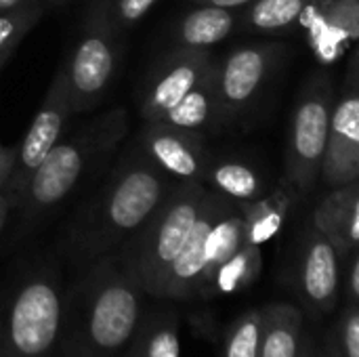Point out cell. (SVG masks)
Masks as SVG:
<instances>
[{
    "mask_svg": "<svg viewBox=\"0 0 359 357\" xmlns=\"http://www.w3.org/2000/svg\"><path fill=\"white\" fill-rule=\"evenodd\" d=\"M118 67V23L111 0H93L80 38L67 59L65 78L74 114L88 112L107 95Z\"/></svg>",
    "mask_w": 359,
    "mask_h": 357,
    "instance_id": "7",
    "label": "cell"
},
{
    "mask_svg": "<svg viewBox=\"0 0 359 357\" xmlns=\"http://www.w3.org/2000/svg\"><path fill=\"white\" fill-rule=\"evenodd\" d=\"M46 2H50V4H63L65 0H46Z\"/></svg>",
    "mask_w": 359,
    "mask_h": 357,
    "instance_id": "39",
    "label": "cell"
},
{
    "mask_svg": "<svg viewBox=\"0 0 359 357\" xmlns=\"http://www.w3.org/2000/svg\"><path fill=\"white\" fill-rule=\"evenodd\" d=\"M299 25L313 57L322 65H332L358 44L359 0H318Z\"/></svg>",
    "mask_w": 359,
    "mask_h": 357,
    "instance_id": "14",
    "label": "cell"
},
{
    "mask_svg": "<svg viewBox=\"0 0 359 357\" xmlns=\"http://www.w3.org/2000/svg\"><path fill=\"white\" fill-rule=\"evenodd\" d=\"M126 133V109L111 107L82 124L69 137H61L34 170L21 194L17 204L21 210V229H34L44 217L63 206V202L72 198L84 181L103 170L116 156Z\"/></svg>",
    "mask_w": 359,
    "mask_h": 357,
    "instance_id": "3",
    "label": "cell"
},
{
    "mask_svg": "<svg viewBox=\"0 0 359 357\" xmlns=\"http://www.w3.org/2000/svg\"><path fill=\"white\" fill-rule=\"evenodd\" d=\"M320 357H343L341 356V351H339V347H337V343H334V339H332V332H330V330L324 332V337H322V343H320Z\"/></svg>",
    "mask_w": 359,
    "mask_h": 357,
    "instance_id": "35",
    "label": "cell"
},
{
    "mask_svg": "<svg viewBox=\"0 0 359 357\" xmlns=\"http://www.w3.org/2000/svg\"><path fill=\"white\" fill-rule=\"evenodd\" d=\"M217 61L208 50L179 46L164 57L145 82L141 97V114L145 122L160 120L170 107H175L215 65Z\"/></svg>",
    "mask_w": 359,
    "mask_h": 357,
    "instance_id": "12",
    "label": "cell"
},
{
    "mask_svg": "<svg viewBox=\"0 0 359 357\" xmlns=\"http://www.w3.org/2000/svg\"><path fill=\"white\" fill-rule=\"evenodd\" d=\"M238 11L198 4L191 8L177 25V42L183 48L208 50L210 46L223 42L238 25Z\"/></svg>",
    "mask_w": 359,
    "mask_h": 357,
    "instance_id": "19",
    "label": "cell"
},
{
    "mask_svg": "<svg viewBox=\"0 0 359 357\" xmlns=\"http://www.w3.org/2000/svg\"><path fill=\"white\" fill-rule=\"evenodd\" d=\"M292 194L294 191L290 187H280L255 202L242 204L246 244L263 246L282 231L294 202Z\"/></svg>",
    "mask_w": 359,
    "mask_h": 357,
    "instance_id": "21",
    "label": "cell"
},
{
    "mask_svg": "<svg viewBox=\"0 0 359 357\" xmlns=\"http://www.w3.org/2000/svg\"><path fill=\"white\" fill-rule=\"evenodd\" d=\"M13 208V202L11 198L0 189V234L4 231V225H6V219H8V213Z\"/></svg>",
    "mask_w": 359,
    "mask_h": 357,
    "instance_id": "37",
    "label": "cell"
},
{
    "mask_svg": "<svg viewBox=\"0 0 359 357\" xmlns=\"http://www.w3.org/2000/svg\"><path fill=\"white\" fill-rule=\"evenodd\" d=\"M318 0H255L244 15L246 27L261 34L286 32L301 23Z\"/></svg>",
    "mask_w": 359,
    "mask_h": 357,
    "instance_id": "25",
    "label": "cell"
},
{
    "mask_svg": "<svg viewBox=\"0 0 359 357\" xmlns=\"http://www.w3.org/2000/svg\"><path fill=\"white\" fill-rule=\"evenodd\" d=\"M265 326L263 307L240 314L223 337L221 357H259Z\"/></svg>",
    "mask_w": 359,
    "mask_h": 357,
    "instance_id": "26",
    "label": "cell"
},
{
    "mask_svg": "<svg viewBox=\"0 0 359 357\" xmlns=\"http://www.w3.org/2000/svg\"><path fill=\"white\" fill-rule=\"evenodd\" d=\"M265 326L259 357H297L303 335L305 314L292 303H271L263 307Z\"/></svg>",
    "mask_w": 359,
    "mask_h": 357,
    "instance_id": "20",
    "label": "cell"
},
{
    "mask_svg": "<svg viewBox=\"0 0 359 357\" xmlns=\"http://www.w3.org/2000/svg\"><path fill=\"white\" fill-rule=\"evenodd\" d=\"M244 244H246V231H244L242 204L229 202L227 208L223 210V215L219 217V221L215 223V227L210 231V238H208L206 267H204L202 284H200V290H198V299L202 297L204 288L210 284V280L217 274V269L227 259H231Z\"/></svg>",
    "mask_w": 359,
    "mask_h": 357,
    "instance_id": "22",
    "label": "cell"
},
{
    "mask_svg": "<svg viewBox=\"0 0 359 357\" xmlns=\"http://www.w3.org/2000/svg\"><path fill=\"white\" fill-rule=\"evenodd\" d=\"M160 122L170 126L202 133L219 124V95H217V63L204 74V78L175 105L170 107Z\"/></svg>",
    "mask_w": 359,
    "mask_h": 357,
    "instance_id": "18",
    "label": "cell"
},
{
    "mask_svg": "<svg viewBox=\"0 0 359 357\" xmlns=\"http://www.w3.org/2000/svg\"><path fill=\"white\" fill-rule=\"evenodd\" d=\"M198 4H212V6H223V8H231V11H240V8H248L255 0H196Z\"/></svg>",
    "mask_w": 359,
    "mask_h": 357,
    "instance_id": "34",
    "label": "cell"
},
{
    "mask_svg": "<svg viewBox=\"0 0 359 357\" xmlns=\"http://www.w3.org/2000/svg\"><path fill=\"white\" fill-rule=\"evenodd\" d=\"M330 332L341 356L359 357V305L347 301L345 309L339 314Z\"/></svg>",
    "mask_w": 359,
    "mask_h": 357,
    "instance_id": "28",
    "label": "cell"
},
{
    "mask_svg": "<svg viewBox=\"0 0 359 357\" xmlns=\"http://www.w3.org/2000/svg\"><path fill=\"white\" fill-rule=\"evenodd\" d=\"M72 114H74V109H72V101H69L67 78H65V69L61 67L55 74L25 137L15 147L13 173L2 189L11 198L13 208H17L21 194H23L29 177L34 175V170L42 164V160L48 156V151L63 137L65 124L72 118Z\"/></svg>",
    "mask_w": 359,
    "mask_h": 357,
    "instance_id": "8",
    "label": "cell"
},
{
    "mask_svg": "<svg viewBox=\"0 0 359 357\" xmlns=\"http://www.w3.org/2000/svg\"><path fill=\"white\" fill-rule=\"evenodd\" d=\"M13 164H15V149L2 147L0 145V189H4L11 173H13Z\"/></svg>",
    "mask_w": 359,
    "mask_h": 357,
    "instance_id": "31",
    "label": "cell"
},
{
    "mask_svg": "<svg viewBox=\"0 0 359 357\" xmlns=\"http://www.w3.org/2000/svg\"><path fill=\"white\" fill-rule=\"evenodd\" d=\"M204 183L208 185V189L238 204H248L265 196V183L261 175L250 164L238 160H223V162L208 164Z\"/></svg>",
    "mask_w": 359,
    "mask_h": 357,
    "instance_id": "23",
    "label": "cell"
},
{
    "mask_svg": "<svg viewBox=\"0 0 359 357\" xmlns=\"http://www.w3.org/2000/svg\"><path fill=\"white\" fill-rule=\"evenodd\" d=\"M359 179V90L345 88L334 99L330 139L320 183L339 187Z\"/></svg>",
    "mask_w": 359,
    "mask_h": 357,
    "instance_id": "15",
    "label": "cell"
},
{
    "mask_svg": "<svg viewBox=\"0 0 359 357\" xmlns=\"http://www.w3.org/2000/svg\"><path fill=\"white\" fill-rule=\"evenodd\" d=\"M65 284L53 261L27 265L0 297V357H57Z\"/></svg>",
    "mask_w": 359,
    "mask_h": 357,
    "instance_id": "4",
    "label": "cell"
},
{
    "mask_svg": "<svg viewBox=\"0 0 359 357\" xmlns=\"http://www.w3.org/2000/svg\"><path fill=\"white\" fill-rule=\"evenodd\" d=\"M297 357H320V343L316 341V337L309 330H305V335H303V343H301Z\"/></svg>",
    "mask_w": 359,
    "mask_h": 357,
    "instance_id": "33",
    "label": "cell"
},
{
    "mask_svg": "<svg viewBox=\"0 0 359 357\" xmlns=\"http://www.w3.org/2000/svg\"><path fill=\"white\" fill-rule=\"evenodd\" d=\"M38 17L40 6L0 13V69L13 55V50L21 44V40L27 36V32L36 25Z\"/></svg>",
    "mask_w": 359,
    "mask_h": 357,
    "instance_id": "27",
    "label": "cell"
},
{
    "mask_svg": "<svg viewBox=\"0 0 359 357\" xmlns=\"http://www.w3.org/2000/svg\"><path fill=\"white\" fill-rule=\"evenodd\" d=\"M32 6H40V2L38 0H0V13L21 11V8H32Z\"/></svg>",
    "mask_w": 359,
    "mask_h": 357,
    "instance_id": "36",
    "label": "cell"
},
{
    "mask_svg": "<svg viewBox=\"0 0 359 357\" xmlns=\"http://www.w3.org/2000/svg\"><path fill=\"white\" fill-rule=\"evenodd\" d=\"M229 202L231 200H227L225 196H221L212 189L206 191L202 210L198 215V221H196L185 246L181 248L177 259L168 265V269L160 278L158 286L151 292V299H158V301L198 299V290H200L204 267H206L208 238H210L215 223L219 221V217L223 215V210L227 208Z\"/></svg>",
    "mask_w": 359,
    "mask_h": 357,
    "instance_id": "11",
    "label": "cell"
},
{
    "mask_svg": "<svg viewBox=\"0 0 359 357\" xmlns=\"http://www.w3.org/2000/svg\"><path fill=\"white\" fill-rule=\"evenodd\" d=\"M343 263L332 240L309 223L301 240L297 263V292L307 314L320 318L337 309Z\"/></svg>",
    "mask_w": 359,
    "mask_h": 357,
    "instance_id": "9",
    "label": "cell"
},
{
    "mask_svg": "<svg viewBox=\"0 0 359 357\" xmlns=\"http://www.w3.org/2000/svg\"><path fill=\"white\" fill-rule=\"evenodd\" d=\"M280 44H246L233 48L221 63H217V95L219 120L227 122L246 112L261 88L265 86L273 61L280 55Z\"/></svg>",
    "mask_w": 359,
    "mask_h": 357,
    "instance_id": "10",
    "label": "cell"
},
{
    "mask_svg": "<svg viewBox=\"0 0 359 357\" xmlns=\"http://www.w3.org/2000/svg\"><path fill=\"white\" fill-rule=\"evenodd\" d=\"M158 0H111V11L118 27H128L141 21L147 11L156 4Z\"/></svg>",
    "mask_w": 359,
    "mask_h": 357,
    "instance_id": "29",
    "label": "cell"
},
{
    "mask_svg": "<svg viewBox=\"0 0 359 357\" xmlns=\"http://www.w3.org/2000/svg\"><path fill=\"white\" fill-rule=\"evenodd\" d=\"M118 357H137L135 356V353H130V351H128V349H126V351H124V353H120V356Z\"/></svg>",
    "mask_w": 359,
    "mask_h": 357,
    "instance_id": "38",
    "label": "cell"
},
{
    "mask_svg": "<svg viewBox=\"0 0 359 357\" xmlns=\"http://www.w3.org/2000/svg\"><path fill=\"white\" fill-rule=\"evenodd\" d=\"M347 80H345V88H358L359 90V40L358 44L351 48V59H349V67H347Z\"/></svg>",
    "mask_w": 359,
    "mask_h": 357,
    "instance_id": "32",
    "label": "cell"
},
{
    "mask_svg": "<svg viewBox=\"0 0 359 357\" xmlns=\"http://www.w3.org/2000/svg\"><path fill=\"white\" fill-rule=\"evenodd\" d=\"M206 191L208 187L202 181H177L162 206L116 252L126 274L147 297L185 246Z\"/></svg>",
    "mask_w": 359,
    "mask_h": 357,
    "instance_id": "5",
    "label": "cell"
},
{
    "mask_svg": "<svg viewBox=\"0 0 359 357\" xmlns=\"http://www.w3.org/2000/svg\"><path fill=\"white\" fill-rule=\"evenodd\" d=\"M137 357H179V314L168 305L143 307L141 320L126 347Z\"/></svg>",
    "mask_w": 359,
    "mask_h": 357,
    "instance_id": "17",
    "label": "cell"
},
{
    "mask_svg": "<svg viewBox=\"0 0 359 357\" xmlns=\"http://www.w3.org/2000/svg\"><path fill=\"white\" fill-rule=\"evenodd\" d=\"M177 181L130 145L111 166L101 187L78 208L59 240V252L76 269L114 255L162 206Z\"/></svg>",
    "mask_w": 359,
    "mask_h": 357,
    "instance_id": "1",
    "label": "cell"
},
{
    "mask_svg": "<svg viewBox=\"0 0 359 357\" xmlns=\"http://www.w3.org/2000/svg\"><path fill=\"white\" fill-rule=\"evenodd\" d=\"M145 297L116 252L78 269L76 280L65 288L57 357L124 353L141 320Z\"/></svg>",
    "mask_w": 359,
    "mask_h": 357,
    "instance_id": "2",
    "label": "cell"
},
{
    "mask_svg": "<svg viewBox=\"0 0 359 357\" xmlns=\"http://www.w3.org/2000/svg\"><path fill=\"white\" fill-rule=\"evenodd\" d=\"M139 143L147 158L172 181H202L208 170V158L202 135L170 126L160 120L145 122Z\"/></svg>",
    "mask_w": 359,
    "mask_h": 357,
    "instance_id": "13",
    "label": "cell"
},
{
    "mask_svg": "<svg viewBox=\"0 0 359 357\" xmlns=\"http://www.w3.org/2000/svg\"><path fill=\"white\" fill-rule=\"evenodd\" d=\"M263 269V252L261 246L244 244L231 259H227L217 274L212 276L210 284L204 288L202 297L204 301L217 299V297H231L257 282Z\"/></svg>",
    "mask_w": 359,
    "mask_h": 357,
    "instance_id": "24",
    "label": "cell"
},
{
    "mask_svg": "<svg viewBox=\"0 0 359 357\" xmlns=\"http://www.w3.org/2000/svg\"><path fill=\"white\" fill-rule=\"evenodd\" d=\"M311 223L339 248L343 261L359 248V179L330 187L311 215Z\"/></svg>",
    "mask_w": 359,
    "mask_h": 357,
    "instance_id": "16",
    "label": "cell"
},
{
    "mask_svg": "<svg viewBox=\"0 0 359 357\" xmlns=\"http://www.w3.org/2000/svg\"><path fill=\"white\" fill-rule=\"evenodd\" d=\"M347 301L359 305V248L349 257V274H347Z\"/></svg>",
    "mask_w": 359,
    "mask_h": 357,
    "instance_id": "30",
    "label": "cell"
},
{
    "mask_svg": "<svg viewBox=\"0 0 359 357\" xmlns=\"http://www.w3.org/2000/svg\"><path fill=\"white\" fill-rule=\"evenodd\" d=\"M334 95L330 78L313 76L292 112L284 162V183L299 196L318 187L326 162Z\"/></svg>",
    "mask_w": 359,
    "mask_h": 357,
    "instance_id": "6",
    "label": "cell"
}]
</instances>
